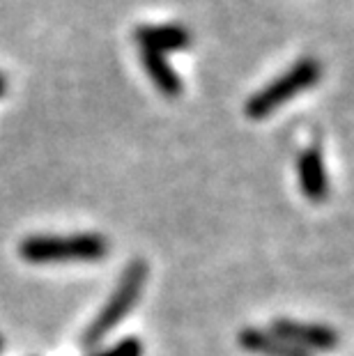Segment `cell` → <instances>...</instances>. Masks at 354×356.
I'll return each instance as SVG.
<instances>
[{
	"label": "cell",
	"mask_w": 354,
	"mask_h": 356,
	"mask_svg": "<svg viewBox=\"0 0 354 356\" xmlns=\"http://www.w3.org/2000/svg\"><path fill=\"white\" fill-rule=\"evenodd\" d=\"M108 253V239L99 232L79 234H30L19 244L21 260L28 264L97 262Z\"/></svg>",
	"instance_id": "cell-1"
},
{
	"label": "cell",
	"mask_w": 354,
	"mask_h": 356,
	"mask_svg": "<svg viewBox=\"0 0 354 356\" xmlns=\"http://www.w3.org/2000/svg\"><path fill=\"white\" fill-rule=\"evenodd\" d=\"M147 271L150 269L145 260H131L127 264L122 276L118 280V285L113 287L111 297L106 299V304L102 306L99 313L95 315V320L83 331L81 345L86 347V350H97V345H102V340L131 313L134 306L138 304L143 287H145Z\"/></svg>",
	"instance_id": "cell-2"
},
{
	"label": "cell",
	"mask_w": 354,
	"mask_h": 356,
	"mask_svg": "<svg viewBox=\"0 0 354 356\" xmlns=\"http://www.w3.org/2000/svg\"><path fill=\"white\" fill-rule=\"evenodd\" d=\"M322 79V65L315 58H299L288 72L248 97L244 113L248 120H265L297 95L306 92Z\"/></svg>",
	"instance_id": "cell-3"
},
{
	"label": "cell",
	"mask_w": 354,
	"mask_h": 356,
	"mask_svg": "<svg viewBox=\"0 0 354 356\" xmlns=\"http://www.w3.org/2000/svg\"><path fill=\"white\" fill-rule=\"evenodd\" d=\"M269 327H272L269 331H274L276 336L285 338L288 343L308 352L311 356H313V352H334L338 343H341V336H338L331 327H327V324L299 322V320H290V317H276Z\"/></svg>",
	"instance_id": "cell-4"
},
{
	"label": "cell",
	"mask_w": 354,
	"mask_h": 356,
	"mask_svg": "<svg viewBox=\"0 0 354 356\" xmlns=\"http://www.w3.org/2000/svg\"><path fill=\"white\" fill-rule=\"evenodd\" d=\"M138 47L145 51L154 53H172V51H184L191 47V35L189 30L179 24H150V26H138L134 30Z\"/></svg>",
	"instance_id": "cell-5"
},
{
	"label": "cell",
	"mask_w": 354,
	"mask_h": 356,
	"mask_svg": "<svg viewBox=\"0 0 354 356\" xmlns=\"http://www.w3.org/2000/svg\"><path fill=\"white\" fill-rule=\"evenodd\" d=\"M297 175L301 191L311 202H325L329 195V177L320 147H306L297 159Z\"/></svg>",
	"instance_id": "cell-6"
},
{
	"label": "cell",
	"mask_w": 354,
	"mask_h": 356,
	"mask_svg": "<svg viewBox=\"0 0 354 356\" xmlns=\"http://www.w3.org/2000/svg\"><path fill=\"white\" fill-rule=\"evenodd\" d=\"M237 343L244 352L255 356H311L308 352L288 343L285 338L276 336L274 331H265L258 327H246L239 331Z\"/></svg>",
	"instance_id": "cell-7"
},
{
	"label": "cell",
	"mask_w": 354,
	"mask_h": 356,
	"mask_svg": "<svg viewBox=\"0 0 354 356\" xmlns=\"http://www.w3.org/2000/svg\"><path fill=\"white\" fill-rule=\"evenodd\" d=\"M140 63H143V70H145L150 81L154 83L156 90H159L163 97L177 99V97L182 95V90H184L182 79H179V74L172 70L168 58L161 56V53L140 49Z\"/></svg>",
	"instance_id": "cell-8"
},
{
	"label": "cell",
	"mask_w": 354,
	"mask_h": 356,
	"mask_svg": "<svg viewBox=\"0 0 354 356\" xmlns=\"http://www.w3.org/2000/svg\"><path fill=\"white\" fill-rule=\"evenodd\" d=\"M92 356H143V343L136 336L122 338L120 343L106 347V350L97 352Z\"/></svg>",
	"instance_id": "cell-9"
},
{
	"label": "cell",
	"mask_w": 354,
	"mask_h": 356,
	"mask_svg": "<svg viewBox=\"0 0 354 356\" xmlns=\"http://www.w3.org/2000/svg\"><path fill=\"white\" fill-rule=\"evenodd\" d=\"M5 92H7V79L0 74V97H5Z\"/></svg>",
	"instance_id": "cell-10"
},
{
	"label": "cell",
	"mask_w": 354,
	"mask_h": 356,
	"mask_svg": "<svg viewBox=\"0 0 354 356\" xmlns=\"http://www.w3.org/2000/svg\"><path fill=\"white\" fill-rule=\"evenodd\" d=\"M3 347H5V340H3V336H0V352H3Z\"/></svg>",
	"instance_id": "cell-11"
}]
</instances>
